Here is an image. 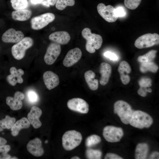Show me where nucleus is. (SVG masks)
Listing matches in <instances>:
<instances>
[{"label": "nucleus", "instance_id": "obj_36", "mask_svg": "<svg viewBox=\"0 0 159 159\" xmlns=\"http://www.w3.org/2000/svg\"><path fill=\"white\" fill-rule=\"evenodd\" d=\"M147 92H151V89L150 88L147 89V88L140 87L138 91V95L143 97H145L146 96Z\"/></svg>", "mask_w": 159, "mask_h": 159}, {"label": "nucleus", "instance_id": "obj_34", "mask_svg": "<svg viewBox=\"0 0 159 159\" xmlns=\"http://www.w3.org/2000/svg\"><path fill=\"white\" fill-rule=\"evenodd\" d=\"M151 80L148 78L143 77L140 79L138 82L140 87L147 88L151 86Z\"/></svg>", "mask_w": 159, "mask_h": 159}, {"label": "nucleus", "instance_id": "obj_41", "mask_svg": "<svg viewBox=\"0 0 159 159\" xmlns=\"http://www.w3.org/2000/svg\"><path fill=\"white\" fill-rule=\"evenodd\" d=\"M105 159H122L123 158L118 155L114 153H107L105 157Z\"/></svg>", "mask_w": 159, "mask_h": 159}, {"label": "nucleus", "instance_id": "obj_38", "mask_svg": "<svg viewBox=\"0 0 159 159\" xmlns=\"http://www.w3.org/2000/svg\"><path fill=\"white\" fill-rule=\"evenodd\" d=\"M11 149L10 146L8 145H4L0 146V153L2 154H7Z\"/></svg>", "mask_w": 159, "mask_h": 159}, {"label": "nucleus", "instance_id": "obj_18", "mask_svg": "<svg viewBox=\"0 0 159 159\" xmlns=\"http://www.w3.org/2000/svg\"><path fill=\"white\" fill-rule=\"evenodd\" d=\"M42 112L39 107L33 106L31 108L30 112L27 115L28 119L30 124L35 128H38L42 124L39 120Z\"/></svg>", "mask_w": 159, "mask_h": 159}, {"label": "nucleus", "instance_id": "obj_10", "mask_svg": "<svg viewBox=\"0 0 159 159\" xmlns=\"http://www.w3.org/2000/svg\"><path fill=\"white\" fill-rule=\"evenodd\" d=\"M61 52L60 45L53 42L48 46L44 57L45 63L48 65L53 64L56 61Z\"/></svg>", "mask_w": 159, "mask_h": 159}, {"label": "nucleus", "instance_id": "obj_32", "mask_svg": "<svg viewBox=\"0 0 159 159\" xmlns=\"http://www.w3.org/2000/svg\"><path fill=\"white\" fill-rule=\"evenodd\" d=\"M74 4V0H57L55 7L58 10H62L67 6H73Z\"/></svg>", "mask_w": 159, "mask_h": 159}, {"label": "nucleus", "instance_id": "obj_23", "mask_svg": "<svg viewBox=\"0 0 159 159\" xmlns=\"http://www.w3.org/2000/svg\"><path fill=\"white\" fill-rule=\"evenodd\" d=\"M32 14L31 10L24 9L13 11L11 13V16L15 20L23 21L29 19Z\"/></svg>", "mask_w": 159, "mask_h": 159}, {"label": "nucleus", "instance_id": "obj_20", "mask_svg": "<svg viewBox=\"0 0 159 159\" xmlns=\"http://www.w3.org/2000/svg\"><path fill=\"white\" fill-rule=\"evenodd\" d=\"M120 74V78L122 83L125 85L127 84L130 81L128 74L131 71L129 64L125 61H123L120 63L118 69Z\"/></svg>", "mask_w": 159, "mask_h": 159}, {"label": "nucleus", "instance_id": "obj_29", "mask_svg": "<svg viewBox=\"0 0 159 159\" xmlns=\"http://www.w3.org/2000/svg\"><path fill=\"white\" fill-rule=\"evenodd\" d=\"M101 141V138L98 135H92L88 136L85 141V145L88 148H90L100 143Z\"/></svg>", "mask_w": 159, "mask_h": 159}, {"label": "nucleus", "instance_id": "obj_44", "mask_svg": "<svg viewBox=\"0 0 159 159\" xmlns=\"http://www.w3.org/2000/svg\"><path fill=\"white\" fill-rule=\"evenodd\" d=\"M43 0H30L31 3L34 4L41 3Z\"/></svg>", "mask_w": 159, "mask_h": 159}, {"label": "nucleus", "instance_id": "obj_14", "mask_svg": "<svg viewBox=\"0 0 159 159\" xmlns=\"http://www.w3.org/2000/svg\"><path fill=\"white\" fill-rule=\"evenodd\" d=\"M24 98V95L23 93L17 91L14 93V97L8 96L6 97V103L12 110H18L22 106L21 100Z\"/></svg>", "mask_w": 159, "mask_h": 159}, {"label": "nucleus", "instance_id": "obj_37", "mask_svg": "<svg viewBox=\"0 0 159 159\" xmlns=\"http://www.w3.org/2000/svg\"><path fill=\"white\" fill-rule=\"evenodd\" d=\"M28 96L29 100L33 102H36L38 99L37 94L35 92L32 91L28 92Z\"/></svg>", "mask_w": 159, "mask_h": 159}, {"label": "nucleus", "instance_id": "obj_43", "mask_svg": "<svg viewBox=\"0 0 159 159\" xmlns=\"http://www.w3.org/2000/svg\"><path fill=\"white\" fill-rule=\"evenodd\" d=\"M7 140L4 138L0 136V146L6 144Z\"/></svg>", "mask_w": 159, "mask_h": 159}, {"label": "nucleus", "instance_id": "obj_28", "mask_svg": "<svg viewBox=\"0 0 159 159\" xmlns=\"http://www.w3.org/2000/svg\"><path fill=\"white\" fill-rule=\"evenodd\" d=\"M157 52L156 50H151L145 54L139 56L138 61L141 63L152 62L155 57Z\"/></svg>", "mask_w": 159, "mask_h": 159}, {"label": "nucleus", "instance_id": "obj_31", "mask_svg": "<svg viewBox=\"0 0 159 159\" xmlns=\"http://www.w3.org/2000/svg\"><path fill=\"white\" fill-rule=\"evenodd\" d=\"M13 8L15 10L25 9L28 6L27 0H11Z\"/></svg>", "mask_w": 159, "mask_h": 159}, {"label": "nucleus", "instance_id": "obj_7", "mask_svg": "<svg viewBox=\"0 0 159 159\" xmlns=\"http://www.w3.org/2000/svg\"><path fill=\"white\" fill-rule=\"evenodd\" d=\"M55 18L54 15L51 13H45L33 17L31 20V28L34 30L41 29L53 21Z\"/></svg>", "mask_w": 159, "mask_h": 159}, {"label": "nucleus", "instance_id": "obj_42", "mask_svg": "<svg viewBox=\"0 0 159 159\" xmlns=\"http://www.w3.org/2000/svg\"><path fill=\"white\" fill-rule=\"evenodd\" d=\"M149 159H159V153L155 151L153 152L150 155Z\"/></svg>", "mask_w": 159, "mask_h": 159}, {"label": "nucleus", "instance_id": "obj_39", "mask_svg": "<svg viewBox=\"0 0 159 159\" xmlns=\"http://www.w3.org/2000/svg\"><path fill=\"white\" fill-rule=\"evenodd\" d=\"M57 0H46L43 1L41 3L42 4L46 7H49L50 6H53L56 3Z\"/></svg>", "mask_w": 159, "mask_h": 159}, {"label": "nucleus", "instance_id": "obj_4", "mask_svg": "<svg viewBox=\"0 0 159 159\" xmlns=\"http://www.w3.org/2000/svg\"><path fill=\"white\" fill-rule=\"evenodd\" d=\"M114 111L123 123L129 124L133 111L128 103L122 100L117 101L114 105Z\"/></svg>", "mask_w": 159, "mask_h": 159}, {"label": "nucleus", "instance_id": "obj_16", "mask_svg": "<svg viewBox=\"0 0 159 159\" xmlns=\"http://www.w3.org/2000/svg\"><path fill=\"white\" fill-rule=\"evenodd\" d=\"M43 78L46 87L49 90L56 87L59 83L58 75L51 71H48L44 72Z\"/></svg>", "mask_w": 159, "mask_h": 159}, {"label": "nucleus", "instance_id": "obj_33", "mask_svg": "<svg viewBox=\"0 0 159 159\" xmlns=\"http://www.w3.org/2000/svg\"><path fill=\"white\" fill-rule=\"evenodd\" d=\"M141 1V0H124V3L127 8L134 10L138 7Z\"/></svg>", "mask_w": 159, "mask_h": 159}, {"label": "nucleus", "instance_id": "obj_12", "mask_svg": "<svg viewBox=\"0 0 159 159\" xmlns=\"http://www.w3.org/2000/svg\"><path fill=\"white\" fill-rule=\"evenodd\" d=\"M82 56V51L80 48L76 47L72 49L66 55L63 61V64L67 67H71L77 62Z\"/></svg>", "mask_w": 159, "mask_h": 159}, {"label": "nucleus", "instance_id": "obj_26", "mask_svg": "<svg viewBox=\"0 0 159 159\" xmlns=\"http://www.w3.org/2000/svg\"><path fill=\"white\" fill-rule=\"evenodd\" d=\"M158 69V67L157 65L152 61L141 63L140 66V71L143 73L148 71L155 73Z\"/></svg>", "mask_w": 159, "mask_h": 159}, {"label": "nucleus", "instance_id": "obj_19", "mask_svg": "<svg viewBox=\"0 0 159 159\" xmlns=\"http://www.w3.org/2000/svg\"><path fill=\"white\" fill-rule=\"evenodd\" d=\"M49 38L51 41L60 45L67 44L70 39L69 34L65 31H57L52 33L49 35Z\"/></svg>", "mask_w": 159, "mask_h": 159}, {"label": "nucleus", "instance_id": "obj_35", "mask_svg": "<svg viewBox=\"0 0 159 159\" xmlns=\"http://www.w3.org/2000/svg\"><path fill=\"white\" fill-rule=\"evenodd\" d=\"M104 55L113 61H117L118 59L117 56L115 54L108 51L105 52L104 54Z\"/></svg>", "mask_w": 159, "mask_h": 159}, {"label": "nucleus", "instance_id": "obj_27", "mask_svg": "<svg viewBox=\"0 0 159 159\" xmlns=\"http://www.w3.org/2000/svg\"><path fill=\"white\" fill-rule=\"evenodd\" d=\"M15 121L16 119L14 117L6 115L4 118L0 120V127L4 130L9 129L13 126Z\"/></svg>", "mask_w": 159, "mask_h": 159}, {"label": "nucleus", "instance_id": "obj_25", "mask_svg": "<svg viewBox=\"0 0 159 159\" xmlns=\"http://www.w3.org/2000/svg\"><path fill=\"white\" fill-rule=\"evenodd\" d=\"M149 150L148 145L145 143L138 144L136 146L135 152V158L145 159L146 158Z\"/></svg>", "mask_w": 159, "mask_h": 159}, {"label": "nucleus", "instance_id": "obj_5", "mask_svg": "<svg viewBox=\"0 0 159 159\" xmlns=\"http://www.w3.org/2000/svg\"><path fill=\"white\" fill-rule=\"evenodd\" d=\"M34 41L30 37H24L11 48V53L16 59L20 60L24 57L26 51L32 46Z\"/></svg>", "mask_w": 159, "mask_h": 159}, {"label": "nucleus", "instance_id": "obj_9", "mask_svg": "<svg viewBox=\"0 0 159 159\" xmlns=\"http://www.w3.org/2000/svg\"><path fill=\"white\" fill-rule=\"evenodd\" d=\"M115 9L111 5L106 6L102 3L99 4L97 6V11L99 14L109 22L115 21L118 17L116 14Z\"/></svg>", "mask_w": 159, "mask_h": 159}, {"label": "nucleus", "instance_id": "obj_13", "mask_svg": "<svg viewBox=\"0 0 159 159\" xmlns=\"http://www.w3.org/2000/svg\"><path fill=\"white\" fill-rule=\"evenodd\" d=\"M24 37L23 33L21 31H16L10 28L6 30L2 35V41L5 43H17Z\"/></svg>", "mask_w": 159, "mask_h": 159}, {"label": "nucleus", "instance_id": "obj_30", "mask_svg": "<svg viewBox=\"0 0 159 159\" xmlns=\"http://www.w3.org/2000/svg\"><path fill=\"white\" fill-rule=\"evenodd\" d=\"M86 158L89 159H100L101 158L102 153L99 150L88 148L86 151Z\"/></svg>", "mask_w": 159, "mask_h": 159}, {"label": "nucleus", "instance_id": "obj_15", "mask_svg": "<svg viewBox=\"0 0 159 159\" xmlns=\"http://www.w3.org/2000/svg\"><path fill=\"white\" fill-rule=\"evenodd\" d=\"M28 151L36 157L42 156L44 150L42 147V142L40 139L36 138L29 142L26 146Z\"/></svg>", "mask_w": 159, "mask_h": 159}, {"label": "nucleus", "instance_id": "obj_6", "mask_svg": "<svg viewBox=\"0 0 159 159\" xmlns=\"http://www.w3.org/2000/svg\"><path fill=\"white\" fill-rule=\"evenodd\" d=\"M159 35L156 33H147L138 37L134 45L137 48L141 49L152 47L159 44Z\"/></svg>", "mask_w": 159, "mask_h": 159}, {"label": "nucleus", "instance_id": "obj_46", "mask_svg": "<svg viewBox=\"0 0 159 159\" xmlns=\"http://www.w3.org/2000/svg\"><path fill=\"white\" fill-rule=\"evenodd\" d=\"M4 130V129L0 127V132H2Z\"/></svg>", "mask_w": 159, "mask_h": 159}, {"label": "nucleus", "instance_id": "obj_8", "mask_svg": "<svg viewBox=\"0 0 159 159\" xmlns=\"http://www.w3.org/2000/svg\"><path fill=\"white\" fill-rule=\"evenodd\" d=\"M103 135L107 141L116 142L120 140L123 135V132L121 127L107 126L103 129Z\"/></svg>", "mask_w": 159, "mask_h": 159}, {"label": "nucleus", "instance_id": "obj_22", "mask_svg": "<svg viewBox=\"0 0 159 159\" xmlns=\"http://www.w3.org/2000/svg\"><path fill=\"white\" fill-rule=\"evenodd\" d=\"M30 123L28 119L23 117L17 121L11 128V134L14 136H16L19 131L22 129L27 128L30 126Z\"/></svg>", "mask_w": 159, "mask_h": 159}, {"label": "nucleus", "instance_id": "obj_24", "mask_svg": "<svg viewBox=\"0 0 159 159\" xmlns=\"http://www.w3.org/2000/svg\"><path fill=\"white\" fill-rule=\"evenodd\" d=\"M95 74L91 70L86 71L84 74L85 81L89 87L92 90H97L98 87V81L95 79Z\"/></svg>", "mask_w": 159, "mask_h": 159}, {"label": "nucleus", "instance_id": "obj_21", "mask_svg": "<svg viewBox=\"0 0 159 159\" xmlns=\"http://www.w3.org/2000/svg\"><path fill=\"white\" fill-rule=\"evenodd\" d=\"M111 72L112 68L110 64L105 62L101 63L100 69V72L101 74L100 82L101 85L104 86L107 83Z\"/></svg>", "mask_w": 159, "mask_h": 159}, {"label": "nucleus", "instance_id": "obj_2", "mask_svg": "<svg viewBox=\"0 0 159 159\" xmlns=\"http://www.w3.org/2000/svg\"><path fill=\"white\" fill-rule=\"evenodd\" d=\"M82 136L81 133L74 130L66 132L62 138V145L66 150H71L79 146L81 142Z\"/></svg>", "mask_w": 159, "mask_h": 159}, {"label": "nucleus", "instance_id": "obj_3", "mask_svg": "<svg viewBox=\"0 0 159 159\" xmlns=\"http://www.w3.org/2000/svg\"><path fill=\"white\" fill-rule=\"evenodd\" d=\"M153 122L152 117L147 113L140 110L133 111L129 124L133 127L143 129L149 127Z\"/></svg>", "mask_w": 159, "mask_h": 159}, {"label": "nucleus", "instance_id": "obj_17", "mask_svg": "<svg viewBox=\"0 0 159 159\" xmlns=\"http://www.w3.org/2000/svg\"><path fill=\"white\" fill-rule=\"evenodd\" d=\"M10 74L8 75L6 78L8 83L12 86H15L17 83L21 84L23 83V80L21 76L24 74V72L22 69H17L14 67L10 69Z\"/></svg>", "mask_w": 159, "mask_h": 159}, {"label": "nucleus", "instance_id": "obj_1", "mask_svg": "<svg viewBox=\"0 0 159 159\" xmlns=\"http://www.w3.org/2000/svg\"><path fill=\"white\" fill-rule=\"evenodd\" d=\"M83 37L86 40L85 48L86 50L91 53H94L95 49H99L102 43V39L100 35L92 33L88 28L84 29L82 32Z\"/></svg>", "mask_w": 159, "mask_h": 159}, {"label": "nucleus", "instance_id": "obj_40", "mask_svg": "<svg viewBox=\"0 0 159 159\" xmlns=\"http://www.w3.org/2000/svg\"><path fill=\"white\" fill-rule=\"evenodd\" d=\"M115 13L116 15L118 17L123 16L125 14L124 9L120 7L115 9Z\"/></svg>", "mask_w": 159, "mask_h": 159}, {"label": "nucleus", "instance_id": "obj_11", "mask_svg": "<svg viewBox=\"0 0 159 159\" xmlns=\"http://www.w3.org/2000/svg\"><path fill=\"white\" fill-rule=\"evenodd\" d=\"M68 107L70 110L82 114L87 113L89 110L88 103L84 100L80 98H74L67 102Z\"/></svg>", "mask_w": 159, "mask_h": 159}, {"label": "nucleus", "instance_id": "obj_45", "mask_svg": "<svg viewBox=\"0 0 159 159\" xmlns=\"http://www.w3.org/2000/svg\"><path fill=\"white\" fill-rule=\"evenodd\" d=\"M71 159H80V158L77 156H74L72 157L71 158Z\"/></svg>", "mask_w": 159, "mask_h": 159}]
</instances>
